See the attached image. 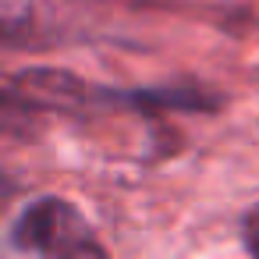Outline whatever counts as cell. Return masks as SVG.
<instances>
[{"instance_id":"2","label":"cell","mask_w":259,"mask_h":259,"mask_svg":"<svg viewBox=\"0 0 259 259\" xmlns=\"http://www.w3.org/2000/svg\"><path fill=\"white\" fill-rule=\"evenodd\" d=\"M8 248L18 255H50V259L107 255L89 220L61 195H39L25 202L8 227Z\"/></svg>"},{"instance_id":"3","label":"cell","mask_w":259,"mask_h":259,"mask_svg":"<svg viewBox=\"0 0 259 259\" xmlns=\"http://www.w3.org/2000/svg\"><path fill=\"white\" fill-rule=\"evenodd\" d=\"M238 234H241V248H245L248 255H255V259H259V202L241 217Z\"/></svg>"},{"instance_id":"1","label":"cell","mask_w":259,"mask_h":259,"mask_svg":"<svg viewBox=\"0 0 259 259\" xmlns=\"http://www.w3.org/2000/svg\"><path fill=\"white\" fill-rule=\"evenodd\" d=\"M209 89L202 82L163 85H100L64 68H22L4 82V117H93L107 110H128L142 117L160 114H202Z\"/></svg>"}]
</instances>
